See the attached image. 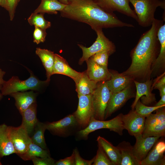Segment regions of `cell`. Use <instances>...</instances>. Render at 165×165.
I'll use <instances>...</instances> for the list:
<instances>
[{"instance_id":"obj_27","label":"cell","mask_w":165,"mask_h":165,"mask_svg":"<svg viewBox=\"0 0 165 165\" xmlns=\"http://www.w3.org/2000/svg\"><path fill=\"white\" fill-rule=\"evenodd\" d=\"M82 74L78 82L76 84V91L78 96L93 94L97 86V82L90 79L86 71Z\"/></svg>"},{"instance_id":"obj_17","label":"cell","mask_w":165,"mask_h":165,"mask_svg":"<svg viewBox=\"0 0 165 165\" xmlns=\"http://www.w3.org/2000/svg\"><path fill=\"white\" fill-rule=\"evenodd\" d=\"M82 73L73 69L65 59L60 55L55 53L53 75L60 74L67 76L72 79L76 84L82 76Z\"/></svg>"},{"instance_id":"obj_23","label":"cell","mask_w":165,"mask_h":165,"mask_svg":"<svg viewBox=\"0 0 165 165\" xmlns=\"http://www.w3.org/2000/svg\"><path fill=\"white\" fill-rule=\"evenodd\" d=\"M97 141L114 165H120L121 156L118 148L101 136L97 137Z\"/></svg>"},{"instance_id":"obj_14","label":"cell","mask_w":165,"mask_h":165,"mask_svg":"<svg viewBox=\"0 0 165 165\" xmlns=\"http://www.w3.org/2000/svg\"><path fill=\"white\" fill-rule=\"evenodd\" d=\"M133 82L136 86V92L135 99L131 106L132 109H134V106L139 99L142 103L146 105L156 101L155 94L152 92V80L149 79L143 82L136 80H134Z\"/></svg>"},{"instance_id":"obj_25","label":"cell","mask_w":165,"mask_h":165,"mask_svg":"<svg viewBox=\"0 0 165 165\" xmlns=\"http://www.w3.org/2000/svg\"><path fill=\"white\" fill-rule=\"evenodd\" d=\"M35 53L40 58L46 70V80L49 82L53 75L55 53L51 50L40 48H36Z\"/></svg>"},{"instance_id":"obj_19","label":"cell","mask_w":165,"mask_h":165,"mask_svg":"<svg viewBox=\"0 0 165 165\" xmlns=\"http://www.w3.org/2000/svg\"><path fill=\"white\" fill-rule=\"evenodd\" d=\"M111 77L106 81L111 94L120 91L131 85L134 79L131 77L116 71H110Z\"/></svg>"},{"instance_id":"obj_20","label":"cell","mask_w":165,"mask_h":165,"mask_svg":"<svg viewBox=\"0 0 165 165\" xmlns=\"http://www.w3.org/2000/svg\"><path fill=\"white\" fill-rule=\"evenodd\" d=\"M15 153L12 142L9 126L5 124L0 125V157Z\"/></svg>"},{"instance_id":"obj_30","label":"cell","mask_w":165,"mask_h":165,"mask_svg":"<svg viewBox=\"0 0 165 165\" xmlns=\"http://www.w3.org/2000/svg\"><path fill=\"white\" fill-rule=\"evenodd\" d=\"M46 130V124L38 121L34 128L33 134L31 138L33 143L43 149H47L44 138V133Z\"/></svg>"},{"instance_id":"obj_21","label":"cell","mask_w":165,"mask_h":165,"mask_svg":"<svg viewBox=\"0 0 165 165\" xmlns=\"http://www.w3.org/2000/svg\"><path fill=\"white\" fill-rule=\"evenodd\" d=\"M10 95L15 100V105L21 114L32 104L36 102V94L32 91L15 92Z\"/></svg>"},{"instance_id":"obj_38","label":"cell","mask_w":165,"mask_h":165,"mask_svg":"<svg viewBox=\"0 0 165 165\" xmlns=\"http://www.w3.org/2000/svg\"><path fill=\"white\" fill-rule=\"evenodd\" d=\"M73 151L75 155V165H91L94 163L95 156L90 160H86L81 157L77 148H75Z\"/></svg>"},{"instance_id":"obj_34","label":"cell","mask_w":165,"mask_h":165,"mask_svg":"<svg viewBox=\"0 0 165 165\" xmlns=\"http://www.w3.org/2000/svg\"><path fill=\"white\" fill-rule=\"evenodd\" d=\"M112 54L108 51H103L95 54L89 58L99 65L108 66V57Z\"/></svg>"},{"instance_id":"obj_32","label":"cell","mask_w":165,"mask_h":165,"mask_svg":"<svg viewBox=\"0 0 165 165\" xmlns=\"http://www.w3.org/2000/svg\"><path fill=\"white\" fill-rule=\"evenodd\" d=\"M165 106L163 105L159 106H148L143 104L139 99L136 104L134 110L141 116L145 118L147 117L154 111L160 108Z\"/></svg>"},{"instance_id":"obj_6","label":"cell","mask_w":165,"mask_h":165,"mask_svg":"<svg viewBox=\"0 0 165 165\" xmlns=\"http://www.w3.org/2000/svg\"><path fill=\"white\" fill-rule=\"evenodd\" d=\"M95 31L97 34V38L95 42L90 46L86 47L82 45L78 44L82 52V56L79 62L80 65L82 64L91 56L98 52L107 51L112 54L116 51L114 44L105 36L102 29H98Z\"/></svg>"},{"instance_id":"obj_41","label":"cell","mask_w":165,"mask_h":165,"mask_svg":"<svg viewBox=\"0 0 165 165\" xmlns=\"http://www.w3.org/2000/svg\"><path fill=\"white\" fill-rule=\"evenodd\" d=\"M165 105V95L161 96V99L156 103L154 106H159Z\"/></svg>"},{"instance_id":"obj_2","label":"cell","mask_w":165,"mask_h":165,"mask_svg":"<svg viewBox=\"0 0 165 165\" xmlns=\"http://www.w3.org/2000/svg\"><path fill=\"white\" fill-rule=\"evenodd\" d=\"M60 13L63 17L88 24L94 31L100 28L134 27L119 20L114 13L105 12L94 0H70Z\"/></svg>"},{"instance_id":"obj_44","label":"cell","mask_w":165,"mask_h":165,"mask_svg":"<svg viewBox=\"0 0 165 165\" xmlns=\"http://www.w3.org/2000/svg\"><path fill=\"white\" fill-rule=\"evenodd\" d=\"M61 3L67 5L68 3L70 0H59Z\"/></svg>"},{"instance_id":"obj_40","label":"cell","mask_w":165,"mask_h":165,"mask_svg":"<svg viewBox=\"0 0 165 165\" xmlns=\"http://www.w3.org/2000/svg\"><path fill=\"white\" fill-rule=\"evenodd\" d=\"M54 165H75V155L73 151L70 156L56 161Z\"/></svg>"},{"instance_id":"obj_37","label":"cell","mask_w":165,"mask_h":165,"mask_svg":"<svg viewBox=\"0 0 165 165\" xmlns=\"http://www.w3.org/2000/svg\"><path fill=\"white\" fill-rule=\"evenodd\" d=\"M31 160L34 165H54L56 162L50 156L44 157H33Z\"/></svg>"},{"instance_id":"obj_22","label":"cell","mask_w":165,"mask_h":165,"mask_svg":"<svg viewBox=\"0 0 165 165\" xmlns=\"http://www.w3.org/2000/svg\"><path fill=\"white\" fill-rule=\"evenodd\" d=\"M37 105L36 102L31 105L21 114L22 117L21 124L30 136L33 133L38 120L36 116Z\"/></svg>"},{"instance_id":"obj_16","label":"cell","mask_w":165,"mask_h":165,"mask_svg":"<svg viewBox=\"0 0 165 165\" xmlns=\"http://www.w3.org/2000/svg\"><path fill=\"white\" fill-rule=\"evenodd\" d=\"M157 142L146 157L140 163V165H164L165 143L164 141Z\"/></svg>"},{"instance_id":"obj_33","label":"cell","mask_w":165,"mask_h":165,"mask_svg":"<svg viewBox=\"0 0 165 165\" xmlns=\"http://www.w3.org/2000/svg\"><path fill=\"white\" fill-rule=\"evenodd\" d=\"M93 165H114L101 146L98 144L97 154Z\"/></svg>"},{"instance_id":"obj_4","label":"cell","mask_w":165,"mask_h":165,"mask_svg":"<svg viewBox=\"0 0 165 165\" xmlns=\"http://www.w3.org/2000/svg\"><path fill=\"white\" fill-rule=\"evenodd\" d=\"M30 77L27 79L20 80L17 76H13L2 85L1 92L3 95H10L19 91L28 90H38L45 84L49 82L46 80L40 81L31 72Z\"/></svg>"},{"instance_id":"obj_43","label":"cell","mask_w":165,"mask_h":165,"mask_svg":"<svg viewBox=\"0 0 165 165\" xmlns=\"http://www.w3.org/2000/svg\"><path fill=\"white\" fill-rule=\"evenodd\" d=\"M6 73V72L0 69V84L3 85L5 82V81L3 79V77Z\"/></svg>"},{"instance_id":"obj_42","label":"cell","mask_w":165,"mask_h":165,"mask_svg":"<svg viewBox=\"0 0 165 165\" xmlns=\"http://www.w3.org/2000/svg\"><path fill=\"white\" fill-rule=\"evenodd\" d=\"M0 6L7 11L8 9L7 0H0Z\"/></svg>"},{"instance_id":"obj_24","label":"cell","mask_w":165,"mask_h":165,"mask_svg":"<svg viewBox=\"0 0 165 165\" xmlns=\"http://www.w3.org/2000/svg\"><path fill=\"white\" fill-rule=\"evenodd\" d=\"M157 37L160 43L159 54L155 60L152 67V72L165 67V24L159 28L157 32Z\"/></svg>"},{"instance_id":"obj_8","label":"cell","mask_w":165,"mask_h":165,"mask_svg":"<svg viewBox=\"0 0 165 165\" xmlns=\"http://www.w3.org/2000/svg\"><path fill=\"white\" fill-rule=\"evenodd\" d=\"M78 96V105L73 115L80 127L83 129L87 126L91 119L94 118L93 94Z\"/></svg>"},{"instance_id":"obj_45","label":"cell","mask_w":165,"mask_h":165,"mask_svg":"<svg viewBox=\"0 0 165 165\" xmlns=\"http://www.w3.org/2000/svg\"><path fill=\"white\" fill-rule=\"evenodd\" d=\"M2 86V85L0 84V100L1 99L3 95L2 94V93H0V90H1V89Z\"/></svg>"},{"instance_id":"obj_28","label":"cell","mask_w":165,"mask_h":165,"mask_svg":"<svg viewBox=\"0 0 165 165\" xmlns=\"http://www.w3.org/2000/svg\"><path fill=\"white\" fill-rule=\"evenodd\" d=\"M66 5L59 0H41L40 5L34 12L57 14L58 11H62Z\"/></svg>"},{"instance_id":"obj_11","label":"cell","mask_w":165,"mask_h":165,"mask_svg":"<svg viewBox=\"0 0 165 165\" xmlns=\"http://www.w3.org/2000/svg\"><path fill=\"white\" fill-rule=\"evenodd\" d=\"M9 131L15 153L19 156L25 152L32 141L31 137L22 125L16 127L9 126Z\"/></svg>"},{"instance_id":"obj_5","label":"cell","mask_w":165,"mask_h":165,"mask_svg":"<svg viewBox=\"0 0 165 165\" xmlns=\"http://www.w3.org/2000/svg\"><path fill=\"white\" fill-rule=\"evenodd\" d=\"M122 114L120 113L113 118L107 121L97 120L93 118L86 127L78 132V137L81 139H87L90 133L102 129H108L120 135H123L124 129L122 121Z\"/></svg>"},{"instance_id":"obj_9","label":"cell","mask_w":165,"mask_h":165,"mask_svg":"<svg viewBox=\"0 0 165 165\" xmlns=\"http://www.w3.org/2000/svg\"><path fill=\"white\" fill-rule=\"evenodd\" d=\"M46 124V130L54 134L61 136H68L74 130L80 127L73 114L67 116L58 121Z\"/></svg>"},{"instance_id":"obj_10","label":"cell","mask_w":165,"mask_h":165,"mask_svg":"<svg viewBox=\"0 0 165 165\" xmlns=\"http://www.w3.org/2000/svg\"><path fill=\"white\" fill-rule=\"evenodd\" d=\"M102 9L109 13L117 11L137 21L134 11L129 5V0H94Z\"/></svg>"},{"instance_id":"obj_39","label":"cell","mask_w":165,"mask_h":165,"mask_svg":"<svg viewBox=\"0 0 165 165\" xmlns=\"http://www.w3.org/2000/svg\"><path fill=\"white\" fill-rule=\"evenodd\" d=\"M20 0H7L8 11L10 19L12 21L14 16L15 13L16 7Z\"/></svg>"},{"instance_id":"obj_31","label":"cell","mask_w":165,"mask_h":165,"mask_svg":"<svg viewBox=\"0 0 165 165\" xmlns=\"http://www.w3.org/2000/svg\"><path fill=\"white\" fill-rule=\"evenodd\" d=\"M44 13H33L28 19L29 24L41 28L44 30L51 27V23L46 20L44 17Z\"/></svg>"},{"instance_id":"obj_13","label":"cell","mask_w":165,"mask_h":165,"mask_svg":"<svg viewBox=\"0 0 165 165\" xmlns=\"http://www.w3.org/2000/svg\"><path fill=\"white\" fill-rule=\"evenodd\" d=\"M131 85L123 90L111 94L105 114V119L121 108L130 99L135 97Z\"/></svg>"},{"instance_id":"obj_15","label":"cell","mask_w":165,"mask_h":165,"mask_svg":"<svg viewBox=\"0 0 165 165\" xmlns=\"http://www.w3.org/2000/svg\"><path fill=\"white\" fill-rule=\"evenodd\" d=\"M135 137L136 141L135 144L133 146V153L135 158L140 163L146 157L160 137L152 136L144 137L141 134Z\"/></svg>"},{"instance_id":"obj_7","label":"cell","mask_w":165,"mask_h":165,"mask_svg":"<svg viewBox=\"0 0 165 165\" xmlns=\"http://www.w3.org/2000/svg\"><path fill=\"white\" fill-rule=\"evenodd\" d=\"M111 93L106 81L97 83L96 88L93 94L94 118L98 120H104L105 111L109 101Z\"/></svg>"},{"instance_id":"obj_12","label":"cell","mask_w":165,"mask_h":165,"mask_svg":"<svg viewBox=\"0 0 165 165\" xmlns=\"http://www.w3.org/2000/svg\"><path fill=\"white\" fill-rule=\"evenodd\" d=\"M145 118L132 109L127 114L122 115V121L124 129L134 137L142 134L144 130Z\"/></svg>"},{"instance_id":"obj_3","label":"cell","mask_w":165,"mask_h":165,"mask_svg":"<svg viewBox=\"0 0 165 165\" xmlns=\"http://www.w3.org/2000/svg\"><path fill=\"white\" fill-rule=\"evenodd\" d=\"M134 8L139 24L143 27L151 25L155 19L154 14L157 8L165 9V2L161 0H129Z\"/></svg>"},{"instance_id":"obj_26","label":"cell","mask_w":165,"mask_h":165,"mask_svg":"<svg viewBox=\"0 0 165 165\" xmlns=\"http://www.w3.org/2000/svg\"><path fill=\"white\" fill-rule=\"evenodd\" d=\"M116 147L119 149L121 155L120 165H140V163L133 154V146L129 142L123 141Z\"/></svg>"},{"instance_id":"obj_18","label":"cell","mask_w":165,"mask_h":165,"mask_svg":"<svg viewBox=\"0 0 165 165\" xmlns=\"http://www.w3.org/2000/svg\"><path fill=\"white\" fill-rule=\"evenodd\" d=\"M86 61L87 67L86 71L90 79L98 82L102 81H106L110 79L111 73L108 66L99 65L90 58Z\"/></svg>"},{"instance_id":"obj_46","label":"cell","mask_w":165,"mask_h":165,"mask_svg":"<svg viewBox=\"0 0 165 165\" xmlns=\"http://www.w3.org/2000/svg\"><path fill=\"white\" fill-rule=\"evenodd\" d=\"M1 158L0 157V165H2V164L1 162Z\"/></svg>"},{"instance_id":"obj_1","label":"cell","mask_w":165,"mask_h":165,"mask_svg":"<svg viewBox=\"0 0 165 165\" xmlns=\"http://www.w3.org/2000/svg\"><path fill=\"white\" fill-rule=\"evenodd\" d=\"M163 24V20L155 19L150 28L141 35L131 51V64L122 74L134 80L139 79L145 82L150 79L153 64L158 56L159 42L157 32Z\"/></svg>"},{"instance_id":"obj_29","label":"cell","mask_w":165,"mask_h":165,"mask_svg":"<svg viewBox=\"0 0 165 165\" xmlns=\"http://www.w3.org/2000/svg\"><path fill=\"white\" fill-rule=\"evenodd\" d=\"M24 160H31L33 157H44L50 156L49 152L32 141L29 144L25 152L19 156Z\"/></svg>"},{"instance_id":"obj_36","label":"cell","mask_w":165,"mask_h":165,"mask_svg":"<svg viewBox=\"0 0 165 165\" xmlns=\"http://www.w3.org/2000/svg\"><path fill=\"white\" fill-rule=\"evenodd\" d=\"M47 33L46 30L36 26H35L33 33V42L38 44L43 42L46 40Z\"/></svg>"},{"instance_id":"obj_35","label":"cell","mask_w":165,"mask_h":165,"mask_svg":"<svg viewBox=\"0 0 165 165\" xmlns=\"http://www.w3.org/2000/svg\"><path fill=\"white\" fill-rule=\"evenodd\" d=\"M157 89L160 96L165 95V73L164 72L154 80L152 82L151 89Z\"/></svg>"}]
</instances>
